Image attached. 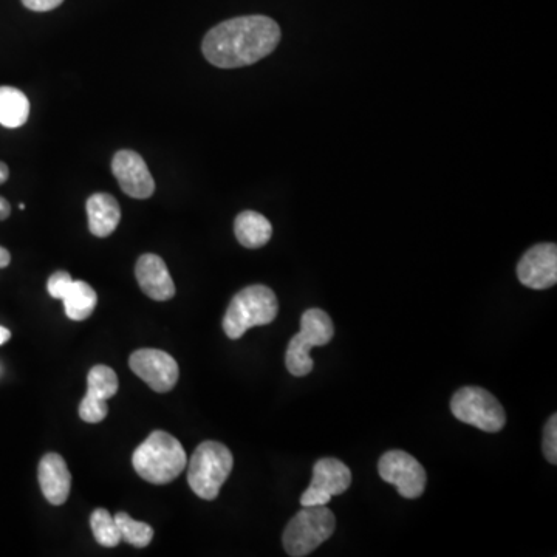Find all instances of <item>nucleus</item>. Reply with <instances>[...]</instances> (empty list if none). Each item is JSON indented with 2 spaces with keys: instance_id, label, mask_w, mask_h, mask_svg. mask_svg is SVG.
<instances>
[{
  "instance_id": "obj_1",
  "label": "nucleus",
  "mask_w": 557,
  "mask_h": 557,
  "mask_svg": "<svg viewBox=\"0 0 557 557\" xmlns=\"http://www.w3.org/2000/svg\"><path fill=\"white\" fill-rule=\"evenodd\" d=\"M281 41V28L267 16H240L206 33L202 50L219 69H239L267 58Z\"/></svg>"
},
{
  "instance_id": "obj_2",
  "label": "nucleus",
  "mask_w": 557,
  "mask_h": 557,
  "mask_svg": "<svg viewBox=\"0 0 557 557\" xmlns=\"http://www.w3.org/2000/svg\"><path fill=\"white\" fill-rule=\"evenodd\" d=\"M132 465L146 482L166 485L185 471L188 457L177 438L168 432L155 431L135 449Z\"/></svg>"
},
{
  "instance_id": "obj_3",
  "label": "nucleus",
  "mask_w": 557,
  "mask_h": 557,
  "mask_svg": "<svg viewBox=\"0 0 557 557\" xmlns=\"http://www.w3.org/2000/svg\"><path fill=\"white\" fill-rule=\"evenodd\" d=\"M279 304L276 294L265 285H251L243 288L229 302L223 330L229 339L242 338L248 330L257 325H267L276 319Z\"/></svg>"
},
{
  "instance_id": "obj_4",
  "label": "nucleus",
  "mask_w": 557,
  "mask_h": 557,
  "mask_svg": "<svg viewBox=\"0 0 557 557\" xmlns=\"http://www.w3.org/2000/svg\"><path fill=\"white\" fill-rule=\"evenodd\" d=\"M233 465V454L225 445L219 441H203L189 462V486L200 499H217Z\"/></svg>"
},
{
  "instance_id": "obj_5",
  "label": "nucleus",
  "mask_w": 557,
  "mask_h": 557,
  "mask_svg": "<svg viewBox=\"0 0 557 557\" xmlns=\"http://www.w3.org/2000/svg\"><path fill=\"white\" fill-rule=\"evenodd\" d=\"M335 528V514L327 505L304 506L285 528V551L291 557L308 556L333 536Z\"/></svg>"
},
{
  "instance_id": "obj_6",
  "label": "nucleus",
  "mask_w": 557,
  "mask_h": 557,
  "mask_svg": "<svg viewBox=\"0 0 557 557\" xmlns=\"http://www.w3.org/2000/svg\"><path fill=\"white\" fill-rule=\"evenodd\" d=\"M451 411L457 420L485 432L502 431L505 411L494 395L482 387H463L451 400Z\"/></svg>"
},
{
  "instance_id": "obj_7",
  "label": "nucleus",
  "mask_w": 557,
  "mask_h": 557,
  "mask_svg": "<svg viewBox=\"0 0 557 557\" xmlns=\"http://www.w3.org/2000/svg\"><path fill=\"white\" fill-rule=\"evenodd\" d=\"M381 479L397 486L404 499H418L426 488V471L411 454L404 451H389L378 463Z\"/></svg>"
},
{
  "instance_id": "obj_8",
  "label": "nucleus",
  "mask_w": 557,
  "mask_h": 557,
  "mask_svg": "<svg viewBox=\"0 0 557 557\" xmlns=\"http://www.w3.org/2000/svg\"><path fill=\"white\" fill-rule=\"evenodd\" d=\"M352 483V472L336 458H322L313 468V479L302 494V506H322L332 497L346 493Z\"/></svg>"
},
{
  "instance_id": "obj_9",
  "label": "nucleus",
  "mask_w": 557,
  "mask_h": 557,
  "mask_svg": "<svg viewBox=\"0 0 557 557\" xmlns=\"http://www.w3.org/2000/svg\"><path fill=\"white\" fill-rule=\"evenodd\" d=\"M129 366L138 378L158 393L174 389L180 375L177 361L161 350H137L130 355Z\"/></svg>"
},
{
  "instance_id": "obj_10",
  "label": "nucleus",
  "mask_w": 557,
  "mask_h": 557,
  "mask_svg": "<svg viewBox=\"0 0 557 557\" xmlns=\"http://www.w3.org/2000/svg\"><path fill=\"white\" fill-rule=\"evenodd\" d=\"M118 392V376L109 366H95L87 376V393L79 404V417L86 423H101L107 417L106 401Z\"/></svg>"
},
{
  "instance_id": "obj_11",
  "label": "nucleus",
  "mask_w": 557,
  "mask_h": 557,
  "mask_svg": "<svg viewBox=\"0 0 557 557\" xmlns=\"http://www.w3.org/2000/svg\"><path fill=\"white\" fill-rule=\"evenodd\" d=\"M517 277L525 287L547 290L557 282V247L539 243L523 254L517 265Z\"/></svg>"
},
{
  "instance_id": "obj_12",
  "label": "nucleus",
  "mask_w": 557,
  "mask_h": 557,
  "mask_svg": "<svg viewBox=\"0 0 557 557\" xmlns=\"http://www.w3.org/2000/svg\"><path fill=\"white\" fill-rule=\"evenodd\" d=\"M112 172L124 194L132 199H149L155 192L154 177L149 172L146 161L137 152H117L113 157Z\"/></svg>"
},
{
  "instance_id": "obj_13",
  "label": "nucleus",
  "mask_w": 557,
  "mask_h": 557,
  "mask_svg": "<svg viewBox=\"0 0 557 557\" xmlns=\"http://www.w3.org/2000/svg\"><path fill=\"white\" fill-rule=\"evenodd\" d=\"M135 276L141 290L154 301L165 302L174 298V281L165 260L157 254H143L135 267Z\"/></svg>"
},
{
  "instance_id": "obj_14",
  "label": "nucleus",
  "mask_w": 557,
  "mask_h": 557,
  "mask_svg": "<svg viewBox=\"0 0 557 557\" xmlns=\"http://www.w3.org/2000/svg\"><path fill=\"white\" fill-rule=\"evenodd\" d=\"M39 485L48 503L62 505L69 499L72 474L64 458L55 452L44 455L38 468Z\"/></svg>"
},
{
  "instance_id": "obj_15",
  "label": "nucleus",
  "mask_w": 557,
  "mask_h": 557,
  "mask_svg": "<svg viewBox=\"0 0 557 557\" xmlns=\"http://www.w3.org/2000/svg\"><path fill=\"white\" fill-rule=\"evenodd\" d=\"M87 216H89L90 233L104 239L109 237L120 223V205L112 195L98 192L87 200Z\"/></svg>"
},
{
  "instance_id": "obj_16",
  "label": "nucleus",
  "mask_w": 557,
  "mask_h": 557,
  "mask_svg": "<svg viewBox=\"0 0 557 557\" xmlns=\"http://www.w3.org/2000/svg\"><path fill=\"white\" fill-rule=\"evenodd\" d=\"M234 233L240 245L250 250L262 248L273 236V226L267 217L256 211H243L236 217Z\"/></svg>"
},
{
  "instance_id": "obj_17",
  "label": "nucleus",
  "mask_w": 557,
  "mask_h": 557,
  "mask_svg": "<svg viewBox=\"0 0 557 557\" xmlns=\"http://www.w3.org/2000/svg\"><path fill=\"white\" fill-rule=\"evenodd\" d=\"M30 115V101L16 87H0V124L7 129L24 126Z\"/></svg>"
},
{
  "instance_id": "obj_18",
  "label": "nucleus",
  "mask_w": 557,
  "mask_h": 557,
  "mask_svg": "<svg viewBox=\"0 0 557 557\" xmlns=\"http://www.w3.org/2000/svg\"><path fill=\"white\" fill-rule=\"evenodd\" d=\"M65 313L72 321H84L95 310L98 296L87 282L73 281L64 298Z\"/></svg>"
},
{
  "instance_id": "obj_19",
  "label": "nucleus",
  "mask_w": 557,
  "mask_h": 557,
  "mask_svg": "<svg viewBox=\"0 0 557 557\" xmlns=\"http://www.w3.org/2000/svg\"><path fill=\"white\" fill-rule=\"evenodd\" d=\"M301 333L313 347L325 346L335 335L332 319L321 308H310L301 318Z\"/></svg>"
},
{
  "instance_id": "obj_20",
  "label": "nucleus",
  "mask_w": 557,
  "mask_h": 557,
  "mask_svg": "<svg viewBox=\"0 0 557 557\" xmlns=\"http://www.w3.org/2000/svg\"><path fill=\"white\" fill-rule=\"evenodd\" d=\"M313 349L310 342L298 333L291 338L288 344L287 355H285V364H287L288 372L293 376H307L313 370V359L310 356V350Z\"/></svg>"
},
{
  "instance_id": "obj_21",
  "label": "nucleus",
  "mask_w": 557,
  "mask_h": 557,
  "mask_svg": "<svg viewBox=\"0 0 557 557\" xmlns=\"http://www.w3.org/2000/svg\"><path fill=\"white\" fill-rule=\"evenodd\" d=\"M90 528L96 542L106 548L117 547L121 542L120 530H118L115 517L103 508L93 511L90 516Z\"/></svg>"
},
{
  "instance_id": "obj_22",
  "label": "nucleus",
  "mask_w": 557,
  "mask_h": 557,
  "mask_svg": "<svg viewBox=\"0 0 557 557\" xmlns=\"http://www.w3.org/2000/svg\"><path fill=\"white\" fill-rule=\"evenodd\" d=\"M118 530H120L121 540L132 545V547L144 548L151 544L154 537V530L151 525L144 522H137L129 514L118 513L115 516Z\"/></svg>"
},
{
  "instance_id": "obj_23",
  "label": "nucleus",
  "mask_w": 557,
  "mask_h": 557,
  "mask_svg": "<svg viewBox=\"0 0 557 557\" xmlns=\"http://www.w3.org/2000/svg\"><path fill=\"white\" fill-rule=\"evenodd\" d=\"M544 454L548 462L557 463V417L551 415L544 431Z\"/></svg>"
},
{
  "instance_id": "obj_24",
  "label": "nucleus",
  "mask_w": 557,
  "mask_h": 557,
  "mask_svg": "<svg viewBox=\"0 0 557 557\" xmlns=\"http://www.w3.org/2000/svg\"><path fill=\"white\" fill-rule=\"evenodd\" d=\"M73 279L67 271H56L48 279L47 290L48 294L55 299L64 298L65 293L69 291L70 285H72Z\"/></svg>"
},
{
  "instance_id": "obj_25",
  "label": "nucleus",
  "mask_w": 557,
  "mask_h": 557,
  "mask_svg": "<svg viewBox=\"0 0 557 557\" xmlns=\"http://www.w3.org/2000/svg\"><path fill=\"white\" fill-rule=\"evenodd\" d=\"M62 2H64V0H22V4H24L28 10L39 11V13L55 10Z\"/></svg>"
},
{
  "instance_id": "obj_26",
  "label": "nucleus",
  "mask_w": 557,
  "mask_h": 557,
  "mask_svg": "<svg viewBox=\"0 0 557 557\" xmlns=\"http://www.w3.org/2000/svg\"><path fill=\"white\" fill-rule=\"evenodd\" d=\"M10 214V203H8L7 199H4V197H0V220L8 219V217H10Z\"/></svg>"
},
{
  "instance_id": "obj_27",
  "label": "nucleus",
  "mask_w": 557,
  "mask_h": 557,
  "mask_svg": "<svg viewBox=\"0 0 557 557\" xmlns=\"http://www.w3.org/2000/svg\"><path fill=\"white\" fill-rule=\"evenodd\" d=\"M10 262V253H8V250H5L4 247H0V268H7Z\"/></svg>"
},
{
  "instance_id": "obj_28",
  "label": "nucleus",
  "mask_w": 557,
  "mask_h": 557,
  "mask_svg": "<svg viewBox=\"0 0 557 557\" xmlns=\"http://www.w3.org/2000/svg\"><path fill=\"white\" fill-rule=\"evenodd\" d=\"M10 177V169L5 165L4 161H0V185H4Z\"/></svg>"
},
{
  "instance_id": "obj_29",
  "label": "nucleus",
  "mask_w": 557,
  "mask_h": 557,
  "mask_svg": "<svg viewBox=\"0 0 557 557\" xmlns=\"http://www.w3.org/2000/svg\"><path fill=\"white\" fill-rule=\"evenodd\" d=\"M10 338V330L5 329V327H0V346H2V344H5V342L10 341Z\"/></svg>"
}]
</instances>
